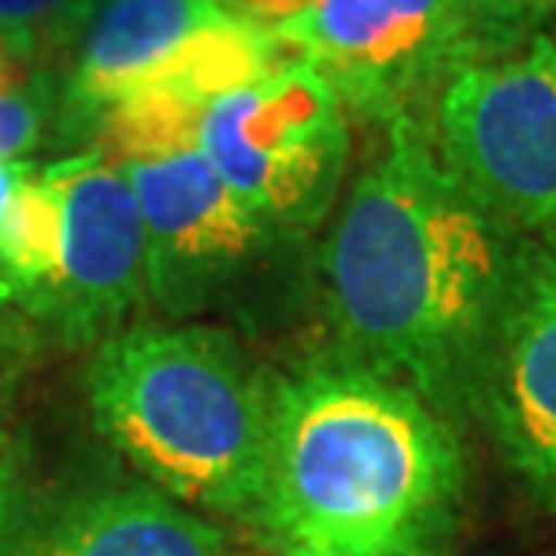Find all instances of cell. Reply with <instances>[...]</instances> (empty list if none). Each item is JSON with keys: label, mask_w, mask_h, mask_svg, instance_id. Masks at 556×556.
Listing matches in <instances>:
<instances>
[{"label": "cell", "mask_w": 556, "mask_h": 556, "mask_svg": "<svg viewBox=\"0 0 556 556\" xmlns=\"http://www.w3.org/2000/svg\"><path fill=\"white\" fill-rule=\"evenodd\" d=\"M4 473H8V408L0 391V498H4Z\"/></svg>", "instance_id": "cell-17"}, {"label": "cell", "mask_w": 556, "mask_h": 556, "mask_svg": "<svg viewBox=\"0 0 556 556\" xmlns=\"http://www.w3.org/2000/svg\"><path fill=\"white\" fill-rule=\"evenodd\" d=\"M220 18L228 11L217 0H102L62 87V130L73 138L98 130L109 109L160 76L195 33Z\"/></svg>", "instance_id": "cell-11"}, {"label": "cell", "mask_w": 556, "mask_h": 556, "mask_svg": "<svg viewBox=\"0 0 556 556\" xmlns=\"http://www.w3.org/2000/svg\"><path fill=\"white\" fill-rule=\"evenodd\" d=\"M62 199L59 261L29 307L70 343H102L149 296V242L124 170L102 149L48 166Z\"/></svg>", "instance_id": "cell-8"}, {"label": "cell", "mask_w": 556, "mask_h": 556, "mask_svg": "<svg viewBox=\"0 0 556 556\" xmlns=\"http://www.w3.org/2000/svg\"><path fill=\"white\" fill-rule=\"evenodd\" d=\"M380 556H438V553H380Z\"/></svg>", "instance_id": "cell-19"}, {"label": "cell", "mask_w": 556, "mask_h": 556, "mask_svg": "<svg viewBox=\"0 0 556 556\" xmlns=\"http://www.w3.org/2000/svg\"><path fill=\"white\" fill-rule=\"evenodd\" d=\"M203 113L170 91L127 94L98 124V149L138 199L149 296L170 315L225 304L271 268L289 231L257 217L199 149Z\"/></svg>", "instance_id": "cell-4"}, {"label": "cell", "mask_w": 556, "mask_h": 556, "mask_svg": "<svg viewBox=\"0 0 556 556\" xmlns=\"http://www.w3.org/2000/svg\"><path fill=\"white\" fill-rule=\"evenodd\" d=\"M275 33L326 76L343 109L383 127L427 124L422 109L470 65L448 0H311Z\"/></svg>", "instance_id": "cell-7"}, {"label": "cell", "mask_w": 556, "mask_h": 556, "mask_svg": "<svg viewBox=\"0 0 556 556\" xmlns=\"http://www.w3.org/2000/svg\"><path fill=\"white\" fill-rule=\"evenodd\" d=\"M199 149L253 214L304 236L337 203L351 135L326 76L293 62L210 102Z\"/></svg>", "instance_id": "cell-6"}, {"label": "cell", "mask_w": 556, "mask_h": 556, "mask_svg": "<svg viewBox=\"0 0 556 556\" xmlns=\"http://www.w3.org/2000/svg\"><path fill=\"white\" fill-rule=\"evenodd\" d=\"M59 91L43 65H33L0 40V163H18L37 149L51 116H59Z\"/></svg>", "instance_id": "cell-13"}, {"label": "cell", "mask_w": 556, "mask_h": 556, "mask_svg": "<svg viewBox=\"0 0 556 556\" xmlns=\"http://www.w3.org/2000/svg\"><path fill=\"white\" fill-rule=\"evenodd\" d=\"M26 166L29 163H0V217H4L11 195H15L18 177L26 174ZM0 304H15V296H11V286H8V278H4V268H0Z\"/></svg>", "instance_id": "cell-16"}, {"label": "cell", "mask_w": 556, "mask_h": 556, "mask_svg": "<svg viewBox=\"0 0 556 556\" xmlns=\"http://www.w3.org/2000/svg\"><path fill=\"white\" fill-rule=\"evenodd\" d=\"M102 0H0V40L33 65L80 43Z\"/></svg>", "instance_id": "cell-14"}, {"label": "cell", "mask_w": 556, "mask_h": 556, "mask_svg": "<svg viewBox=\"0 0 556 556\" xmlns=\"http://www.w3.org/2000/svg\"><path fill=\"white\" fill-rule=\"evenodd\" d=\"M0 556H231L225 535L155 484H116L22 514Z\"/></svg>", "instance_id": "cell-10"}, {"label": "cell", "mask_w": 556, "mask_h": 556, "mask_svg": "<svg viewBox=\"0 0 556 556\" xmlns=\"http://www.w3.org/2000/svg\"><path fill=\"white\" fill-rule=\"evenodd\" d=\"M517 242L444 166L430 127L397 119L321 247L343 351L397 376L433 413L473 408Z\"/></svg>", "instance_id": "cell-1"}, {"label": "cell", "mask_w": 556, "mask_h": 556, "mask_svg": "<svg viewBox=\"0 0 556 556\" xmlns=\"http://www.w3.org/2000/svg\"><path fill=\"white\" fill-rule=\"evenodd\" d=\"M430 138L444 166L495 220L556 242V43L466 65L433 105Z\"/></svg>", "instance_id": "cell-5"}, {"label": "cell", "mask_w": 556, "mask_h": 556, "mask_svg": "<svg viewBox=\"0 0 556 556\" xmlns=\"http://www.w3.org/2000/svg\"><path fill=\"white\" fill-rule=\"evenodd\" d=\"M473 408L506 463L556 506V242H517Z\"/></svg>", "instance_id": "cell-9"}, {"label": "cell", "mask_w": 556, "mask_h": 556, "mask_svg": "<svg viewBox=\"0 0 556 556\" xmlns=\"http://www.w3.org/2000/svg\"><path fill=\"white\" fill-rule=\"evenodd\" d=\"M463 495L448 419L340 351L271 383L257 520L286 556L438 553Z\"/></svg>", "instance_id": "cell-2"}, {"label": "cell", "mask_w": 556, "mask_h": 556, "mask_svg": "<svg viewBox=\"0 0 556 556\" xmlns=\"http://www.w3.org/2000/svg\"><path fill=\"white\" fill-rule=\"evenodd\" d=\"M553 8H556V0H539V11H542V15H549Z\"/></svg>", "instance_id": "cell-18"}, {"label": "cell", "mask_w": 556, "mask_h": 556, "mask_svg": "<svg viewBox=\"0 0 556 556\" xmlns=\"http://www.w3.org/2000/svg\"><path fill=\"white\" fill-rule=\"evenodd\" d=\"M94 427L177 503L257 520L271 383L225 329L135 326L87 369Z\"/></svg>", "instance_id": "cell-3"}, {"label": "cell", "mask_w": 556, "mask_h": 556, "mask_svg": "<svg viewBox=\"0 0 556 556\" xmlns=\"http://www.w3.org/2000/svg\"><path fill=\"white\" fill-rule=\"evenodd\" d=\"M466 54L473 62H492L535 37L542 26L539 0H448Z\"/></svg>", "instance_id": "cell-15"}, {"label": "cell", "mask_w": 556, "mask_h": 556, "mask_svg": "<svg viewBox=\"0 0 556 556\" xmlns=\"http://www.w3.org/2000/svg\"><path fill=\"white\" fill-rule=\"evenodd\" d=\"M62 199L48 166H26L15 195L0 217V268L11 286V296L22 307H33L48 289L59 261Z\"/></svg>", "instance_id": "cell-12"}]
</instances>
